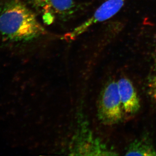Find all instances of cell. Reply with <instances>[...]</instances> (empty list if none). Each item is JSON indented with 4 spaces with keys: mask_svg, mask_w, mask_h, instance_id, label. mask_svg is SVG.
Returning <instances> with one entry per match:
<instances>
[{
    "mask_svg": "<svg viewBox=\"0 0 156 156\" xmlns=\"http://www.w3.org/2000/svg\"><path fill=\"white\" fill-rule=\"evenodd\" d=\"M47 34L21 0H0V42L17 46Z\"/></svg>",
    "mask_w": 156,
    "mask_h": 156,
    "instance_id": "obj_1",
    "label": "cell"
},
{
    "mask_svg": "<svg viewBox=\"0 0 156 156\" xmlns=\"http://www.w3.org/2000/svg\"><path fill=\"white\" fill-rule=\"evenodd\" d=\"M122 109L117 82L109 81L101 93L98 108V119L104 125L118 124L122 119Z\"/></svg>",
    "mask_w": 156,
    "mask_h": 156,
    "instance_id": "obj_2",
    "label": "cell"
},
{
    "mask_svg": "<svg viewBox=\"0 0 156 156\" xmlns=\"http://www.w3.org/2000/svg\"><path fill=\"white\" fill-rule=\"evenodd\" d=\"M126 1L107 0L99 7L90 18L64 34L62 37V40L67 42L74 41L86 32L92 26L112 18L122 9Z\"/></svg>",
    "mask_w": 156,
    "mask_h": 156,
    "instance_id": "obj_3",
    "label": "cell"
},
{
    "mask_svg": "<svg viewBox=\"0 0 156 156\" xmlns=\"http://www.w3.org/2000/svg\"><path fill=\"white\" fill-rule=\"evenodd\" d=\"M30 2L43 14L44 20L48 23L56 18L68 19L78 9L75 0H30Z\"/></svg>",
    "mask_w": 156,
    "mask_h": 156,
    "instance_id": "obj_4",
    "label": "cell"
},
{
    "mask_svg": "<svg viewBox=\"0 0 156 156\" xmlns=\"http://www.w3.org/2000/svg\"><path fill=\"white\" fill-rule=\"evenodd\" d=\"M117 83L123 109L127 113H136L140 109V101L132 82L128 78L123 77Z\"/></svg>",
    "mask_w": 156,
    "mask_h": 156,
    "instance_id": "obj_5",
    "label": "cell"
},
{
    "mask_svg": "<svg viewBox=\"0 0 156 156\" xmlns=\"http://www.w3.org/2000/svg\"><path fill=\"white\" fill-rule=\"evenodd\" d=\"M126 156H156V151L152 143L147 137L135 140L128 146Z\"/></svg>",
    "mask_w": 156,
    "mask_h": 156,
    "instance_id": "obj_6",
    "label": "cell"
},
{
    "mask_svg": "<svg viewBox=\"0 0 156 156\" xmlns=\"http://www.w3.org/2000/svg\"><path fill=\"white\" fill-rule=\"evenodd\" d=\"M149 94L156 102V76L151 77L148 82Z\"/></svg>",
    "mask_w": 156,
    "mask_h": 156,
    "instance_id": "obj_7",
    "label": "cell"
},
{
    "mask_svg": "<svg viewBox=\"0 0 156 156\" xmlns=\"http://www.w3.org/2000/svg\"><path fill=\"white\" fill-rule=\"evenodd\" d=\"M154 63L156 67V47L154 51Z\"/></svg>",
    "mask_w": 156,
    "mask_h": 156,
    "instance_id": "obj_8",
    "label": "cell"
}]
</instances>
